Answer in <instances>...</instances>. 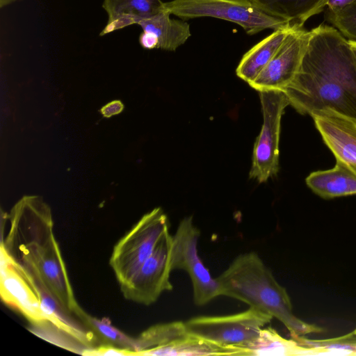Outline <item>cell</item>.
Instances as JSON below:
<instances>
[{
    "label": "cell",
    "instance_id": "cell-1",
    "mask_svg": "<svg viewBox=\"0 0 356 356\" xmlns=\"http://www.w3.org/2000/svg\"><path fill=\"white\" fill-rule=\"evenodd\" d=\"M311 31L294 79L283 90L302 115L332 113L356 123V58L336 29L321 24Z\"/></svg>",
    "mask_w": 356,
    "mask_h": 356
},
{
    "label": "cell",
    "instance_id": "cell-2",
    "mask_svg": "<svg viewBox=\"0 0 356 356\" xmlns=\"http://www.w3.org/2000/svg\"><path fill=\"white\" fill-rule=\"evenodd\" d=\"M216 280L220 296L237 299L276 318L291 335L303 336L323 331L322 327L303 321L293 314L286 289L254 252L238 255Z\"/></svg>",
    "mask_w": 356,
    "mask_h": 356
},
{
    "label": "cell",
    "instance_id": "cell-3",
    "mask_svg": "<svg viewBox=\"0 0 356 356\" xmlns=\"http://www.w3.org/2000/svg\"><path fill=\"white\" fill-rule=\"evenodd\" d=\"M8 232L1 239V250L14 262L22 265L54 237L49 206L38 195H26L8 215Z\"/></svg>",
    "mask_w": 356,
    "mask_h": 356
},
{
    "label": "cell",
    "instance_id": "cell-4",
    "mask_svg": "<svg viewBox=\"0 0 356 356\" xmlns=\"http://www.w3.org/2000/svg\"><path fill=\"white\" fill-rule=\"evenodd\" d=\"M164 8L184 19L209 17L234 22L249 35L292 26L262 12L249 0H172L164 3Z\"/></svg>",
    "mask_w": 356,
    "mask_h": 356
},
{
    "label": "cell",
    "instance_id": "cell-5",
    "mask_svg": "<svg viewBox=\"0 0 356 356\" xmlns=\"http://www.w3.org/2000/svg\"><path fill=\"white\" fill-rule=\"evenodd\" d=\"M169 230L166 214L156 207L145 214L114 246L109 264L120 285L127 282Z\"/></svg>",
    "mask_w": 356,
    "mask_h": 356
},
{
    "label": "cell",
    "instance_id": "cell-6",
    "mask_svg": "<svg viewBox=\"0 0 356 356\" xmlns=\"http://www.w3.org/2000/svg\"><path fill=\"white\" fill-rule=\"evenodd\" d=\"M272 318L270 314L250 307L238 314L197 316L184 323L188 332L195 336L222 346L242 349Z\"/></svg>",
    "mask_w": 356,
    "mask_h": 356
},
{
    "label": "cell",
    "instance_id": "cell-7",
    "mask_svg": "<svg viewBox=\"0 0 356 356\" xmlns=\"http://www.w3.org/2000/svg\"><path fill=\"white\" fill-rule=\"evenodd\" d=\"M259 94L263 124L254 145L249 177L263 183L279 170L281 119L289 102L282 90H263Z\"/></svg>",
    "mask_w": 356,
    "mask_h": 356
},
{
    "label": "cell",
    "instance_id": "cell-8",
    "mask_svg": "<svg viewBox=\"0 0 356 356\" xmlns=\"http://www.w3.org/2000/svg\"><path fill=\"white\" fill-rule=\"evenodd\" d=\"M200 230L191 216L184 218L172 236L170 262L172 270H186L191 278L193 301L197 306L207 304L220 296V286L201 261L197 253Z\"/></svg>",
    "mask_w": 356,
    "mask_h": 356
},
{
    "label": "cell",
    "instance_id": "cell-9",
    "mask_svg": "<svg viewBox=\"0 0 356 356\" xmlns=\"http://www.w3.org/2000/svg\"><path fill=\"white\" fill-rule=\"evenodd\" d=\"M172 235L169 230L159 241L152 254L125 284L120 285L123 296L129 300L149 305L164 291H171L170 250Z\"/></svg>",
    "mask_w": 356,
    "mask_h": 356
},
{
    "label": "cell",
    "instance_id": "cell-10",
    "mask_svg": "<svg viewBox=\"0 0 356 356\" xmlns=\"http://www.w3.org/2000/svg\"><path fill=\"white\" fill-rule=\"evenodd\" d=\"M310 35L311 31L295 26L268 65L249 86L258 92L284 90L299 70Z\"/></svg>",
    "mask_w": 356,
    "mask_h": 356
},
{
    "label": "cell",
    "instance_id": "cell-11",
    "mask_svg": "<svg viewBox=\"0 0 356 356\" xmlns=\"http://www.w3.org/2000/svg\"><path fill=\"white\" fill-rule=\"evenodd\" d=\"M35 273L61 307L79 320L86 312L78 304L55 236L24 265Z\"/></svg>",
    "mask_w": 356,
    "mask_h": 356
},
{
    "label": "cell",
    "instance_id": "cell-12",
    "mask_svg": "<svg viewBox=\"0 0 356 356\" xmlns=\"http://www.w3.org/2000/svg\"><path fill=\"white\" fill-rule=\"evenodd\" d=\"M0 293L2 301L20 312L33 327L49 322L35 290L22 268L1 250Z\"/></svg>",
    "mask_w": 356,
    "mask_h": 356
},
{
    "label": "cell",
    "instance_id": "cell-13",
    "mask_svg": "<svg viewBox=\"0 0 356 356\" xmlns=\"http://www.w3.org/2000/svg\"><path fill=\"white\" fill-rule=\"evenodd\" d=\"M312 118L336 159L356 173V123L332 113H320Z\"/></svg>",
    "mask_w": 356,
    "mask_h": 356
},
{
    "label": "cell",
    "instance_id": "cell-14",
    "mask_svg": "<svg viewBox=\"0 0 356 356\" xmlns=\"http://www.w3.org/2000/svg\"><path fill=\"white\" fill-rule=\"evenodd\" d=\"M108 23L100 35L123 29L151 17L164 10L161 0H104Z\"/></svg>",
    "mask_w": 356,
    "mask_h": 356
},
{
    "label": "cell",
    "instance_id": "cell-15",
    "mask_svg": "<svg viewBox=\"0 0 356 356\" xmlns=\"http://www.w3.org/2000/svg\"><path fill=\"white\" fill-rule=\"evenodd\" d=\"M307 185L316 194L325 199L356 195V173L339 160L334 168L310 173Z\"/></svg>",
    "mask_w": 356,
    "mask_h": 356
},
{
    "label": "cell",
    "instance_id": "cell-16",
    "mask_svg": "<svg viewBox=\"0 0 356 356\" xmlns=\"http://www.w3.org/2000/svg\"><path fill=\"white\" fill-rule=\"evenodd\" d=\"M295 26L274 31L256 44L242 57L236 70V75L250 84L265 68Z\"/></svg>",
    "mask_w": 356,
    "mask_h": 356
},
{
    "label": "cell",
    "instance_id": "cell-17",
    "mask_svg": "<svg viewBox=\"0 0 356 356\" xmlns=\"http://www.w3.org/2000/svg\"><path fill=\"white\" fill-rule=\"evenodd\" d=\"M165 8L154 16L140 21L138 24L143 32L156 41L157 49L175 51L191 35L189 24L171 19Z\"/></svg>",
    "mask_w": 356,
    "mask_h": 356
},
{
    "label": "cell",
    "instance_id": "cell-18",
    "mask_svg": "<svg viewBox=\"0 0 356 356\" xmlns=\"http://www.w3.org/2000/svg\"><path fill=\"white\" fill-rule=\"evenodd\" d=\"M262 12L283 19L291 25L302 26L309 17L326 6L327 0H249Z\"/></svg>",
    "mask_w": 356,
    "mask_h": 356
},
{
    "label": "cell",
    "instance_id": "cell-19",
    "mask_svg": "<svg viewBox=\"0 0 356 356\" xmlns=\"http://www.w3.org/2000/svg\"><path fill=\"white\" fill-rule=\"evenodd\" d=\"M244 355H298L309 356L308 347L296 339H286L271 327H263L259 335L245 344Z\"/></svg>",
    "mask_w": 356,
    "mask_h": 356
},
{
    "label": "cell",
    "instance_id": "cell-20",
    "mask_svg": "<svg viewBox=\"0 0 356 356\" xmlns=\"http://www.w3.org/2000/svg\"><path fill=\"white\" fill-rule=\"evenodd\" d=\"M188 332L185 323L174 321L152 325L135 338L136 355H156L157 352Z\"/></svg>",
    "mask_w": 356,
    "mask_h": 356
},
{
    "label": "cell",
    "instance_id": "cell-21",
    "mask_svg": "<svg viewBox=\"0 0 356 356\" xmlns=\"http://www.w3.org/2000/svg\"><path fill=\"white\" fill-rule=\"evenodd\" d=\"M80 321L93 332L101 344L111 345L135 352V338L113 326L109 319L97 318L85 312L80 318Z\"/></svg>",
    "mask_w": 356,
    "mask_h": 356
},
{
    "label": "cell",
    "instance_id": "cell-22",
    "mask_svg": "<svg viewBox=\"0 0 356 356\" xmlns=\"http://www.w3.org/2000/svg\"><path fill=\"white\" fill-rule=\"evenodd\" d=\"M291 337L309 348V356L356 355V339L350 334L323 340L309 339L300 335H291Z\"/></svg>",
    "mask_w": 356,
    "mask_h": 356
},
{
    "label": "cell",
    "instance_id": "cell-23",
    "mask_svg": "<svg viewBox=\"0 0 356 356\" xmlns=\"http://www.w3.org/2000/svg\"><path fill=\"white\" fill-rule=\"evenodd\" d=\"M325 16L348 41L356 42V0L339 10H327Z\"/></svg>",
    "mask_w": 356,
    "mask_h": 356
},
{
    "label": "cell",
    "instance_id": "cell-24",
    "mask_svg": "<svg viewBox=\"0 0 356 356\" xmlns=\"http://www.w3.org/2000/svg\"><path fill=\"white\" fill-rule=\"evenodd\" d=\"M91 356H133L136 355L131 350L119 348L107 344H99L93 348L85 349L82 353Z\"/></svg>",
    "mask_w": 356,
    "mask_h": 356
},
{
    "label": "cell",
    "instance_id": "cell-25",
    "mask_svg": "<svg viewBox=\"0 0 356 356\" xmlns=\"http://www.w3.org/2000/svg\"><path fill=\"white\" fill-rule=\"evenodd\" d=\"M124 108V104L120 100H113L102 106L99 112L103 117L108 118L122 113Z\"/></svg>",
    "mask_w": 356,
    "mask_h": 356
},
{
    "label": "cell",
    "instance_id": "cell-26",
    "mask_svg": "<svg viewBox=\"0 0 356 356\" xmlns=\"http://www.w3.org/2000/svg\"><path fill=\"white\" fill-rule=\"evenodd\" d=\"M355 0H327L326 6L329 10H339Z\"/></svg>",
    "mask_w": 356,
    "mask_h": 356
},
{
    "label": "cell",
    "instance_id": "cell-27",
    "mask_svg": "<svg viewBox=\"0 0 356 356\" xmlns=\"http://www.w3.org/2000/svg\"><path fill=\"white\" fill-rule=\"evenodd\" d=\"M18 1V0H0V7L3 8L4 6H8L9 4Z\"/></svg>",
    "mask_w": 356,
    "mask_h": 356
},
{
    "label": "cell",
    "instance_id": "cell-28",
    "mask_svg": "<svg viewBox=\"0 0 356 356\" xmlns=\"http://www.w3.org/2000/svg\"><path fill=\"white\" fill-rule=\"evenodd\" d=\"M350 47L354 52L355 58H356V42L349 41Z\"/></svg>",
    "mask_w": 356,
    "mask_h": 356
},
{
    "label": "cell",
    "instance_id": "cell-29",
    "mask_svg": "<svg viewBox=\"0 0 356 356\" xmlns=\"http://www.w3.org/2000/svg\"><path fill=\"white\" fill-rule=\"evenodd\" d=\"M350 335H353L355 337H356V327L355 329L350 333H349Z\"/></svg>",
    "mask_w": 356,
    "mask_h": 356
}]
</instances>
